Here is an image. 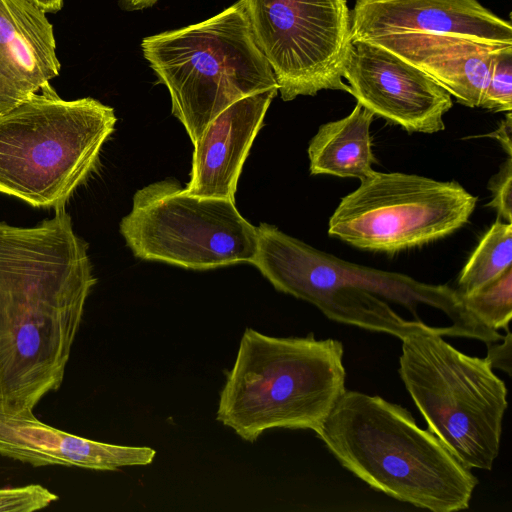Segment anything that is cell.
I'll return each mask as SVG.
<instances>
[{"instance_id":"1","label":"cell","mask_w":512,"mask_h":512,"mask_svg":"<svg viewBox=\"0 0 512 512\" xmlns=\"http://www.w3.org/2000/svg\"><path fill=\"white\" fill-rule=\"evenodd\" d=\"M96 282L65 206L33 227L0 222V401L34 410L60 388Z\"/></svg>"},{"instance_id":"2","label":"cell","mask_w":512,"mask_h":512,"mask_svg":"<svg viewBox=\"0 0 512 512\" xmlns=\"http://www.w3.org/2000/svg\"><path fill=\"white\" fill-rule=\"evenodd\" d=\"M256 230L251 264L276 290L309 302L332 321L401 340L420 333L458 335L485 344L503 338L478 322L448 285L348 262L268 223Z\"/></svg>"},{"instance_id":"3","label":"cell","mask_w":512,"mask_h":512,"mask_svg":"<svg viewBox=\"0 0 512 512\" xmlns=\"http://www.w3.org/2000/svg\"><path fill=\"white\" fill-rule=\"evenodd\" d=\"M315 433L374 490L433 512L470 505L477 477L401 405L346 389Z\"/></svg>"},{"instance_id":"4","label":"cell","mask_w":512,"mask_h":512,"mask_svg":"<svg viewBox=\"0 0 512 512\" xmlns=\"http://www.w3.org/2000/svg\"><path fill=\"white\" fill-rule=\"evenodd\" d=\"M343 344L246 328L220 392L217 421L255 442L273 428L316 432L346 390Z\"/></svg>"},{"instance_id":"5","label":"cell","mask_w":512,"mask_h":512,"mask_svg":"<svg viewBox=\"0 0 512 512\" xmlns=\"http://www.w3.org/2000/svg\"><path fill=\"white\" fill-rule=\"evenodd\" d=\"M116 122L112 107L64 100L46 83L0 113V193L36 208L65 206L96 169Z\"/></svg>"},{"instance_id":"6","label":"cell","mask_w":512,"mask_h":512,"mask_svg":"<svg viewBox=\"0 0 512 512\" xmlns=\"http://www.w3.org/2000/svg\"><path fill=\"white\" fill-rule=\"evenodd\" d=\"M141 49L193 145L234 102L279 88L239 1L205 21L145 37Z\"/></svg>"},{"instance_id":"7","label":"cell","mask_w":512,"mask_h":512,"mask_svg":"<svg viewBox=\"0 0 512 512\" xmlns=\"http://www.w3.org/2000/svg\"><path fill=\"white\" fill-rule=\"evenodd\" d=\"M401 341L399 375L428 430L466 467L491 470L508 404L505 382L486 358L464 354L440 334Z\"/></svg>"},{"instance_id":"8","label":"cell","mask_w":512,"mask_h":512,"mask_svg":"<svg viewBox=\"0 0 512 512\" xmlns=\"http://www.w3.org/2000/svg\"><path fill=\"white\" fill-rule=\"evenodd\" d=\"M120 233L135 257L192 270L251 263L257 251L235 201L189 195L173 180L139 189Z\"/></svg>"},{"instance_id":"9","label":"cell","mask_w":512,"mask_h":512,"mask_svg":"<svg viewBox=\"0 0 512 512\" xmlns=\"http://www.w3.org/2000/svg\"><path fill=\"white\" fill-rule=\"evenodd\" d=\"M476 203L455 181L373 171L341 199L328 234L360 249L395 253L454 233Z\"/></svg>"},{"instance_id":"10","label":"cell","mask_w":512,"mask_h":512,"mask_svg":"<svg viewBox=\"0 0 512 512\" xmlns=\"http://www.w3.org/2000/svg\"><path fill=\"white\" fill-rule=\"evenodd\" d=\"M284 101L321 90L350 93L343 67L351 43L347 0H239Z\"/></svg>"},{"instance_id":"11","label":"cell","mask_w":512,"mask_h":512,"mask_svg":"<svg viewBox=\"0 0 512 512\" xmlns=\"http://www.w3.org/2000/svg\"><path fill=\"white\" fill-rule=\"evenodd\" d=\"M350 94L374 115L408 132L444 130L450 93L395 53L367 40H352L343 67Z\"/></svg>"},{"instance_id":"12","label":"cell","mask_w":512,"mask_h":512,"mask_svg":"<svg viewBox=\"0 0 512 512\" xmlns=\"http://www.w3.org/2000/svg\"><path fill=\"white\" fill-rule=\"evenodd\" d=\"M0 455L33 467L114 471L149 465L156 451L77 436L43 423L32 409L0 401Z\"/></svg>"},{"instance_id":"13","label":"cell","mask_w":512,"mask_h":512,"mask_svg":"<svg viewBox=\"0 0 512 512\" xmlns=\"http://www.w3.org/2000/svg\"><path fill=\"white\" fill-rule=\"evenodd\" d=\"M351 40L395 33H431L512 44L510 22L476 0H357Z\"/></svg>"},{"instance_id":"14","label":"cell","mask_w":512,"mask_h":512,"mask_svg":"<svg viewBox=\"0 0 512 512\" xmlns=\"http://www.w3.org/2000/svg\"><path fill=\"white\" fill-rule=\"evenodd\" d=\"M277 93L274 88L244 97L208 124L194 144L185 193L235 201L242 167Z\"/></svg>"},{"instance_id":"15","label":"cell","mask_w":512,"mask_h":512,"mask_svg":"<svg viewBox=\"0 0 512 512\" xmlns=\"http://www.w3.org/2000/svg\"><path fill=\"white\" fill-rule=\"evenodd\" d=\"M53 26L30 0H0V113L59 75Z\"/></svg>"},{"instance_id":"16","label":"cell","mask_w":512,"mask_h":512,"mask_svg":"<svg viewBox=\"0 0 512 512\" xmlns=\"http://www.w3.org/2000/svg\"><path fill=\"white\" fill-rule=\"evenodd\" d=\"M419 68L465 106L479 107L490 65L504 46L468 37L395 33L367 39Z\"/></svg>"},{"instance_id":"17","label":"cell","mask_w":512,"mask_h":512,"mask_svg":"<svg viewBox=\"0 0 512 512\" xmlns=\"http://www.w3.org/2000/svg\"><path fill=\"white\" fill-rule=\"evenodd\" d=\"M374 116L357 102L348 116L322 124L308 146L310 173L358 179L371 174L376 162L370 137Z\"/></svg>"},{"instance_id":"18","label":"cell","mask_w":512,"mask_h":512,"mask_svg":"<svg viewBox=\"0 0 512 512\" xmlns=\"http://www.w3.org/2000/svg\"><path fill=\"white\" fill-rule=\"evenodd\" d=\"M512 267V223L497 218L480 239L458 277V293L466 295Z\"/></svg>"},{"instance_id":"19","label":"cell","mask_w":512,"mask_h":512,"mask_svg":"<svg viewBox=\"0 0 512 512\" xmlns=\"http://www.w3.org/2000/svg\"><path fill=\"white\" fill-rule=\"evenodd\" d=\"M466 310L485 327L508 329L512 318V267L472 293L460 295Z\"/></svg>"},{"instance_id":"20","label":"cell","mask_w":512,"mask_h":512,"mask_svg":"<svg viewBox=\"0 0 512 512\" xmlns=\"http://www.w3.org/2000/svg\"><path fill=\"white\" fill-rule=\"evenodd\" d=\"M479 107L496 112H511L512 45L502 47L493 57Z\"/></svg>"},{"instance_id":"21","label":"cell","mask_w":512,"mask_h":512,"mask_svg":"<svg viewBox=\"0 0 512 512\" xmlns=\"http://www.w3.org/2000/svg\"><path fill=\"white\" fill-rule=\"evenodd\" d=\"M57 500V494L40 484L0 488V512H34Z\"/></svg>"},{"instance_id":"22","label":"cell","mask_w":512,"mask_h":512,"mask_svg":"<svg viewBox=\"0 0 512 512\" xmlns=\"http://www.w3.org/2000/svg\"><path fill=\"white\" fill-rule=\"evenodd\" d=\"M492 193V200L488 206L493 208L498 218L504 222L512 223V160L511 157L502 164L488 183Z\"/></svg>"},{"instance_id":"23","label":"cell","mask_w":512,"mask_h":512,"mask_svg":"<svg viewBox=\"0 0 512 512\" xmlns=\"http://www.w3.org/2000/svg\"><path fill=\"white\" fill-rule=\"evenodd\" d=\"M502 343L491 342L487 345L486 360L491 367L503 370L509 376L511 375V332L506 329V336L503 337Z\"/></svg>"},{"instance_id":"24","label":"cell","mask_w":512,"mask_h":512,"mask_svg":"<svg viewBox=\"0 0 512 512\" xmlns=\"http://www.w3.org/2000/svg\"><path fill=\"white\" fill-rule=\"evenodd\" d=\"M511 133H512V117H511V112H507L506 118L500 122L498 128L487 136L495 138L501 144V146L507 153L508 157H511V155H512Z\"/></svg>"},{"instance_id":"25","label":"cell","mask_w":512,"mask_h":512,"mask_svg":"<svg viewBox=\"0 0 512 512\" xmlns=\"http://www.w3.org/2000/svg\"><path fill=\"white\" fill-rule=\"evenodd\" d=\"M38 7H40L45 13H56L58 12L64 3V0H30Z\"/></svg>"},{"instance_id":"26","label":"cell","mask_w":512,"mask_h":512,"mask_svg":"<svg viewBox=\"0 0 512 512\" xmlns=\"http://www.w3.org/2000/svg\"><path fill=\"white\" fill-rule=\"evenodd\" d=\"M158 0H121L126 10L136 11L153 6Z\"/></svg>"}]
</instances>
